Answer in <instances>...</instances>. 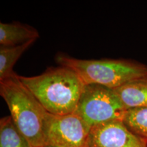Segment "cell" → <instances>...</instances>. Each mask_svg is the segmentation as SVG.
Instances as JSON below:
<instances>
[{"mask_svg": "<svg viewBox=\"0 0 147 147\" xmlns=\"http://www.w3.org/2000/svg\"><path fill=\"white\" fill-rule=\"evenodd\" d=\"M43 147H50V146H43Z\"/></svg>", "mask_w": 147, "mask_h": 147, "instance_id": "7c38bea8", "label": "cell"}, {"mask_svg": "<svg viewBox=\"0 0 147 147\" xmlns=\"http://www.w3.org/2000/svg\"><path fill=\"white\" fill-rule=\"evenodd\" d=\"M39 32L34 27L19 22L0 23V45L16 46L36 41Z\"/></svg>", "mask_w": 147, "mask_h": 147, "instance_id": "ba28073f", "label": "cell"}, {"mask_svg": "<svg viewBox=\"0 0 147 147\" xmlns=\"http://www.w3.org/2000/svg\"><path fill=\"white\" fill-rule=\"evenodd\" d=\"M36 41L16 46L0 45V81L15 76L14 66L17 61Z\"/></svg>", "mask_w": 147, "mask_h": 147, "instance_id": "9c48e42d", "label": "cell"}, {"mask_svg": "<svg viewBox=\"0 0 147 147\" xmlns=\"http://www.w3.org/2000/svg\"><path fill=\"white\" fill-rule=\"evenodd\" d=\"M0 147H32L10 116L0 119Z\"/></svg>", "mask_w": 147, "mask_h": 147, "instance_id": "30bf717a", "label": "cell"}, {"mask_svg": "<svg viewBox=\"0 0 147 147\" xmlns=\"http://www.w3.org/2000/svg\"><path fill=\"white\" fill-rule=\"evenodd\" d=\"M123 121L134 134L147 139V107L127 110Z\"/></svg>", "mask_w": 147, "mask_h": 147, "instance_id": "8fae6325", "label": "cell"}, {"mask_svg": "<svg viewBox=\"0 0 147 147\" xmlns=\"http://www.w3.org/2000/svg\"><path fill=\"white\" fill-rule=\"evenodd\" d=\"M56 61L74 71L84 84H98L112 89L147 74L146 65L130 59H80L62 54L57 55Z\"/></svg>", "mask_w": 147, "mask_h": 147, "instance_id": "3957f363", "label": "cell"}, {"mask_svg": "<svg viewBox=\"0 0 147 147\" xmlns=\"http://www.w3.org/2000/svg\"><path fill=\"white\" fill-rule=\"evenodd\" d=\"M88 147H147V139L134 134L122 120H115L91 127Z\"/></svg>", "mask_w": 147, "mask_h": 147, "instance_id": "8992f818", "label": "cell"}, {"mask_svg": "<svg viewBox=\"0 0 147 147\" xmlns=\"http://www.w3.org/2000/svg\"><path fill=\"white\" fill-rule=\"evenodd\" d=\"M0 95L6 103L16 127L32 147L47 146L49 113L21 81L19 75L0 81Z\"/></svg>", "mask_w": 147, "mask_h": 147, "instance_id": "7a4b0ae2", "label": "cell"}, {"mask_svg": "<svg viewBox=\"0 0 147 147\" xmlns=\"http://www.w3.org/2000/svg\"><path fill=\"white\" fill-rule=\"evenodd\" d=\"M19 78L53 115L75 113L85 85L74 71L61 65L49 67L38 76H19Z\"/></svg>", "mask_w": 147, "mask_h": 147, "instance_id": "6da1fadb", "label": "cell"}, {"mask_svg": "<svg viewBox=\"0 0 147 147\" xmlns=\"http://www.w3.org/2000/svg\"><path fill=\"white\" fill-rule=\"evenodd\" d=\"M126 111L114 89L98 84H85L74 113L91 128L112 121H123Z\"/></svg>", "mask_w": 147, "mask_h": 147, "instance_id": "277c9868", "label": "cell"}, {"mask_svg": "<svg viewBox=\"0 0 147 147\" xmlns=\"http://www.w3.org/2000/svg\"><path fill=\"white\" fill-rule=\"evenodd\" d=\"M91 128L76 113L48 117L46 142L50 147H88Z\"/></svg>", "mask_w": 147, "mask_h": 147, "instance_id": "5b68a950", "label": "cell"}, {"mask_svg": "<svg viewBox=\"0 0 147 147\" xmlns=\"http://www.w3.org/2000/svg\"><path fill=\"white\" fill-rule=\"evenodd\" d=\"M114 90L127 110L147 107V74Z\"/></svg>", "mask_w": 147, "mask_h": 147, "instance_id": "52a82bcc", "label": "cell"}]
</instances>
